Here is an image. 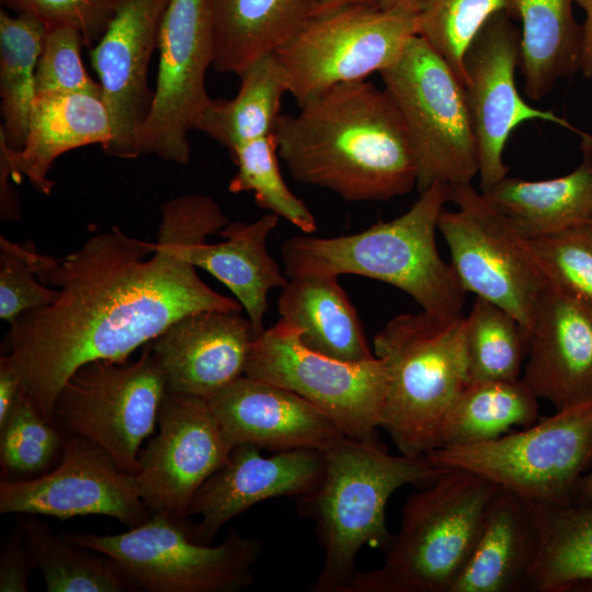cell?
<instances>
[{"mask_svg": "<svg viewBox=\"0 0 592 592\" xmlns=\"http://www.w3.org/2000/svg\"><path fill=\"white\" fill-rule=\"evenodd\" d=\"M521 21L520 68L524 92L543 99L562 78L580 70L581 25L573 0H513Z\"/></svg>", "mask_w": 592, "mask_h": 592, "instance_id": "29", "label": "cell"}, {"mask_svg": "<svg viewBox=\"0 0 592 592\" xmlns=\"http://www.w3.org/2000/svg\"><path fill=\"white\" fill-rule=\"evenodd\" d=\"M66 434L20 391L0 423V464L4 479L37 477L61 456Z\"/></svg>", "mask_w": 592, "mask_h": 592, "instance_id": "37", "label": "cell"}, {"mask_svg": "<svg viewBox=\"0 0 592 592\" xmlns=\"http://www.w3.org/2000/svg\"><path fill=\"white\" fill-rule=\"evenodd\" d=\"M21 391V383L12 368L0 360V423H2Z\"/></svg>", "mask_w": 592, "mask_h": 592, "instance_id": "45", "label": "cell"}, {"mask_svg": "<svg viewBox=\"0 0 592 592\" xmlns=\"http://www.w3.org/2000/svg\"><path fill=\"white\" fill-rule=\"evenodd\" d=\"M213 67L240 76L275 54L315 15L322 0H206Z\"/></svg>", "mask_w": 592, "mask_h": 592, "instance_id": "26", "label": "cell"}, {"mask_svg": "<svg viewBox=\"0 0 592 592\" xmlns=\"http://www.w3.org/2000/svg\"><path fill=\"white\" fill-rule=\"evenodd\" d=\"M0 512L60 520L106 515L129 528L151 515L137 492L134 475L79 435L67 436L60 462L49 473L24 480L1 479Z\"/></svg>", "mask_w": 592, "mask_h": 592, "instance_id": "17", "label": "cell"}, {"mask_svg": "<svg viewBox=\"0 0 592 592\" xmlns=\"http://www.w3.org/2000/svg\"><path fill=\"white\" fill-rule=\"evenodd\" d=\"M171 0H124L109 29L92 47L91 65L99 77L101 99L112 124L103 146L117 158L139 156L137 134L149 111L151 55L159 44L163 15Z\"/></svg>", "mask_w": 592, "mask_h": 592, "instance_id": "18", "label": "cell"}, {"mask_svg": "<svg viewBox=\"0 0 592 592\" xmlns=\"http://www.w3.org/2000/svg\"><path fill=\"white\" fill-rule=\"evenodd\" d=\"M522 379L556 410L592 399V308L549 285L527 332Z\"/></svg>", "mask_w": 592, "mask_h": 592, "instance_id": "21", "label": "cell"}, {"mask_svg": "<svg viewBox=\"0 0 592 592\" xmlns=\"http://www.w3.org/2000/svg\"><path fill=\"white\" fill-rule=\"evenodd\" d=\"M230 155L237 166L229 182L231 193L252 192L259 207L286 219L304 234L317 230L315 216L282 177L273 134L246 141Z\"/></svg>", "mask_w": 592, "mask_h": 592, "instance_id": "36", "label": "cell"}, {"mask_svg": "<svg viewBox=\"0 0 592 592\" xmlns=\"http://www.w3.org/2000/svg\"><path fill=\"white\" fill-rule=\"evenodd\" d=\"M207 401L232 447L322 451L344 435L332 419L299 395L247 375Z\"/></svg>", "mask_w": 592, "mask_h": 592, "instance_id": "22", "label": "cell"}, {"mask_svg": "<svg viewBox=\"0 0 592 592\" xmlns=\"http://www.w3.org/2000/svg\"><path fill=\"white\" fill-rule=\"evenodd\" d=\"M591 224H592V219H591Z\"/></svg>", "mask_w": 592, "mask_h": 592, "instance_id": "50", "label": "cell"}, {"mask_svg": "<svg viewBox=\"0 0 592 592\" xmlns=\"http://www.w3.org/2000/svg\"><path fill=\"white\" fill-rule=\"evenodd\" d=\"M403 121L417 167L419 194L435 183H471L478 149L464 86L421 36L379 72Z\"/></svg>", "mask_w": 592, "mask_h": 592, "instance_id": "8", "label": "cell"}, {"mask_svg": "<svg viewBox=\"0 0 592 592\" xmlns=\"http://www.w3.org/2000/svg\"><path fill=\"white\" fill-rule=\"evenodd\" d=\"M159 68L149 111L137 134L139 155L185 164L189 133L212 100L205 76L213 66L206 0H171L159 33Z\"/></svg>", "mask_w": 592, "mask_h": 592, "instance_id": "14", "label": "cell"}, {"mask_svg": "<svg viewBox=\"0 0 592 592\" xmlns=\"http://www.w3.org/2000/svg\"><path fill=\"white\" fill-rule=\"evenodd\" d=\"M581 150V163L562 177L528 181L506 175L480 193L523 239L542 238L591 223V135L582 136Z\"/></svg>", "mask_w": 592, "mask_h": 592, "instance_id": "27", "label": "cell"}, {"mask_svg": "<svg viewBox=\"0 0 592 592\" xmlns=\"http://www.w3.org/2000/svg\"><path fill=\"white\" fill-rule=\"evenodd\" d=\"M35 566L19 530L5 542L0 556V591L25 592Z\"/></svg>", "mask_w": 592, "mask_h": 592, "instance_id": "43", "label": "cell"}, {"mask_svg": "<svg viewBox=\"0 0 592 592\" xmlns=\"http://www.w3.org/2000/svg\"><path fill=\"white\" fill-rule=\"evenodd\" d=\"M466 318L467 383L517 380L527 349L522 325L506 310L476 297Z\"/></svg>", "mask_w": 592, "mask_h": 592, "instance_id": "35", "label": "cell"}, {"mask_svg": "<svg viewBox=\"0 0 592 592\" xmlns=\"http://www.w3.org/2000/svg\"><path fill=\"white\" fill-rule=\"evenodd\" d=\"M18 530L48 592H122L130 590L110 559L102 560L55 536L46 523L19 516Z\"/></svg>", "mask_w": 592, "mask_h": 592, "instance_id": "34", "label": "cell"}, {"mask_svg": "<svg viewBox=\"0 0 592 592\" xmlns=\"http://www.w3.org/2000/svg\"><path fill=\"white\" fill-rule=\"evenodd\" d=\"M524 244L549 285L592 308V224H581Z\"/></svg>", "mask_w": 592, "mask_h": 592, "instance_id": "39", "label": "cell"}, {"mask_svg": "<svg viewBox=\"0 0 592 592\" xmlns=\"http://www.w3.org/2000/svg\"><path fill=\"white\" fill-rule=\"evenodd\" d=\"M45 33V24L29 14L0 12V140L11 150H20L27 135Z\"/></svg>", "mask_w": 592, "mask_h": 592, "instance_id": "33", "label": "cell"}, {"mask_svg": "<svg viewBox=\"0 0 592 592\" xmlns=\"http://www.w3.org/2000/svg\"><path fill=\"white\" fill-rule=\"evenodd\" d=\"M244 375L299 395L345 436L377 441L387 390V371L379 357H329L307 348L297 328L280 318L254 339Z\"/></svg>", "mask_w": 592, "mask_h": 592, "instance_id": "12", "label": "cell"}, {"mask_svg": "<svg viewBox=\"0 0 592 592\" xmlns=\"http://www.w3.org/2000/svg\"><path fill=\"white\" fill-rule=\"evenodd\" d=\"M528 503L538 532V549L526 590L592 591V501Z\"/></svg>", "mask_w": 592, "mask_h": 592, "instance_id": "30", "label": "cell"}, {"mask_svg": "<svg viewBox=\"0 0 592 592\" xmlns=\"http://www.w3.org/2000/svg\"><path fill=\"white\" fill-rule=\"evenodd\" d=\"M338 277L304 273L288 278L278 298L281 319L297 328L312 351L346 362L371 360L375 354Z\"/></svg>", "mask_w": 592, "mask_h": 592, "instance_id": "28", "label": "cell"}, {"mask_svg": "<svg viewBox=\"0 0 592 592\" xmlns=\"http://www.w3.org/2000/svg\"><path fill=\"white\" fill-rule=\"evenodd\" d=\"M451 201L456 209L442 210L437 230L460 285L511 314L527 335L545 281L524 239L471 183L451 185Z\"/></svg>", "mask_w": 592, "mask_h": 592, "instance_id": "13", "label": "cell"}, {"mask_svg": "<svg viewBox=\"0 0 592 592\" xmlns=\"http://www.w3.org/2000/svg\"><path fill=\"white\" fill-rule=\"evenodd\" d=\"M417 18L367 1L318 13L274 54L287 93L300 105L333 86L380 72L417 35Z\"/></svg>", "mask_w": 592, "mask_h": 592, "instance_id": "11", "label": "cell"}, {"mask_svg": "<svg viewBox=\"0 0 592 592\" xmlns=\"http://www.w3.org/2000/svg\"><path fill=\"white\" fill-rule=\"evenodd\" d=\"M386 12H396L418 16L429 0H365Z\"/></svg>", "mask_w": 592, "mask_h": 592, "instance_id": "46", "label": "cell"}, {"mask_svg": "<svg viewBox=\"0 0 592 592\" xmlns=\"http://www.w3.org/2000/svg\"><path fill=\"white\" fill-rule=\"evenodd\" d=\"M82 45V36L73 27H46L35 73L36 95L88 93L101 96L100 83L89 76L81 61Z\"/></svg>", "mask_w": 592, "mask_h": 592, "instance_id": "40", "label": "cell"}, {"mask_svg": "<svg viewBox=\"0 0 592 592\" xmlns=\"http://www.w3.org/2000/svg\"><path fill=\"white\" fill-rule=\"evenodd\" d=\"M299 106L281 114L273 132L278 157L296 181L348 202L388 201L415 187L409 137L385 89L344 82Z\"/></svg>", "mask_w": 592, "mask_h": 592, "instance_id": "2", "label": "cell"}, {"mask_svg": "<svg viewBox=\"0 0 592 592\" xmlns=\"http://www.w3.org/2000/svg\"><path fill=\"white\" fill-rule=\"evenodd\" d=\"M5 1H7V0H1L2 3L5 2Z\"/></svg>", "mask_w": 592, "mask_h": 592, "instance_id": "49", "label": "cell"}, {"mask_svg": "<svg viewBox=\"0 0 592 592\" xmlns=\"http://www.w3.org/2000/svg\"><path fill=\"white\" fill-rule=\"evenodd\" d=\"M187 525L151 514L124 533L72 532L61 537L106 556L130 590L237 592L252 584L261 540L231 528L219 544H201L191 538Z\"/></svg>", "mask_w": 592, "mask_h": 592, "instance_id": "7", "label": "cell"}, {"mask_svg": "<svg viewBox=\"0 0 592 592\" xmlns=\"http://www.w3.org/2000/svg\"><path fill=\"white\" fill-rule=\"evenodd\" d=\"M124 0H7L16 13L29 14L46 27L78 30L83 45L94 47L102 38Z\"/></svg>", "mask_w": 592, "mask_h": 592, "instance_id": "41", "label": "cell"}, {"mask_svg": "<svg viewBox=\"0 0 592 592\" xmlns=\"http://www.w3.org/2000/svg\"><path fill=\"white\" fill-rule=\"evenodd\" d=\"M323 455L318 449L297 448L265 456L252 445L235 446L226 464L197 490L187 516L192 539L212 544L219 530L237 515L265 500L310 494L322 480Z\"/></svg>", "mask_w": 592, "mask_h": 592, "instance_id": "19", "label": "cell"}, {"mask_svg": "<svg viewBox=\"0 0 592 592\" xmlns=\"http://www.w3.org/2000/svg\"><path fill=\"white\" fill-rule=\"evenodd\" d=\"M537 549L538 532L530 503L499 488L451 592L526 590Z\"/></svg>", "mask_w": 592, "mask_h": 592, "instance_id": "25", "label": "cell"}, {"mask_svg": "<svg viewBox=\"0 0 592 592\" xmlns=\"http://www.w3.org/2000/svg\"><path fill=\"white\" fill-rule=\"evenodd\" d=\"M435 466L476 474L521 499L567 504L592 467V399L483 443L424 455Z\"/></svg>", "mask_w": 592, "mask_h": 592, "instance_id": "9", "label": "cell"}, {"mask_svg": "<svg viewBox=\"0 0 592 592\" xmlns=\"http://www.w3.org/2000/svg\"><path fill=\"white\" fill-rule=\"evenodd\" d=\"M584 12L581 25L580 71L592 80V0H573Z\"/></svg>", "mask_w": 592, "mask_h": 592, "instance_id": "44", "label": "cell"}, {"mask_svg": "<svg viewBox=\"0 0 592 592\" xmlns=\"http://www.w3.org/2000/svg\"><path fill=\"white\" fill-rule=\"evenodd\" d=\"M499 12L516 19L513 0H429L417 18V35L442 56L464 86L465 54L486 22Z\"/></svg>", "mask_w": 592, "mask_h": 592, "instance_id": "38", "label": "cell"}, {"mask_svg": "<svg viewBox=\"0 0 592 592\" xmlns=\"http://www.w3.org/2000/svg\"><path fill=\"white\" fill-rule=\"evenodd\" d=\"M232 448L206 399L167 390L158 432L140 451L134 475L150 514L189 524L195 493L226 464Z\"/></svg>", "mask_w": 592, "mask_h": 592, "instance_id": "15", "label": "cell"}, {"mask_svg": "<svg viewBox=\"0 0 592 592\" xmlns=\"http://www.w3.org/2000/svg\"><path fill=\"white\" fill-rule=\"evenodd\" d=\"M356 1H365V0H322L319 12H326L332 9H335L338 7H341L346 3L356 2Z\"/></svg>", "mask_w": 592, "mask_h": 592, "instance_id": "48", "label": "cell"}, {"mask_svg": "<svg viewBox=\"0 0 592 592\" xmlns=\"http://www.w3.org/2000/svg\"><path fill=\"white\" fill-rule=\"evenodd\" d=\"M58 291L44 285L19 243L0 236V318L10 325L27 310L53 304Z\"/></svg>", "mask_w": 592, "mask_h": 592, "instance_id": "42", "label": "cell"}, {"mask_svg": "<svg viewBox=\"0 0 592 592\" xmlns=\"http://www.w3.org/2000/svg\"><path fill=\"white\" fill-rule=\"evenodd\" d=\"M592 501V467L580 479L572 502L583 503Z\"/></svg>", "mask_w": 592, "mask_h": 592, "instance_id": "47", "label": "cell"}, {"mask_svg": "<svg viewBox=\"0 0 592 592\" xmlns=\"http://www.w3.org/2000/svg\"><path fill=\"white\" fill-rule=\"evenodd\" d=\"M166 394V378L147 343L134 362L96 360L78 367L56 397L54 420L67 436L90 440L135 475Z\"/></svg>", "mask_w": 592, "mask_h": 592, "instance_id": "10", "label": "cell"}, {"mask_svg": "<svg viewBox=\"0 0 592 592\" xmlns=\"http://www.w3.org/2000/svg\"><path fill=\"white\" fill-rule=\"evenodd\" d=\"M160 210L156 242L115 226L64 258L42 254L31 241L19 243L39 282L58 296L10 325L0 360L48 420L55 422L56 397L81 365L127 361L185 315L242 310L237 299L204 283L182 255L184 243L206 241L229 223L220 206L209 196L187 194Z\"/></svg>", "mask_w": 592, "mask_h": 592, "instance_id": "1", "label": "cell"}, {"mask_svg": "<svg viewBox=\"0 0 592 592\" xmlns=\"http://www.w3.org/2000/svg\"><path fill=\"white\" fill-rule=\"evenodd\" d=\"M451 186L435 183L402 215L345 236L308 234L288 238L282 247L288 278L304 273L354 274L390 284L443 317H462L466 292L451 263L439 253L435 231Z\"/></svg>", "mask_w": 592, "mask_h": 592, "instance_id": "3", "label": "cell"}, {"mask_svg": "<svg viewBox=\"0 0 592 592\" xmlns=\"http://www.w3.org/2000/svg\"><path fill=\"white\" fill-rule=\"evenodd\" d=\"M239 77L236 96L224 102L210 100L195 125L229 152L246 141L273 134L283 94L287 93L274 54L259 59Z\"/></svg>", "mask_w": 592, "mask_h": 592, "instance_id": "32", "label": "cell"}, {"mask_svg": "<svg viewBox=\"0 0 592 592\" xmlns=\"http://www.w3.org/2000/svg\"><path fill=\"white\" fill-rule=\"evenodd\" d=\"M511 19L506 12L491 16L464 57V90L478 149L480 191L508 175L503 150L520 124L544 121L584 135L554 112L533 107L519 93L515 69L520 66L521 31Z\"/></svg>", "mask_w": 592, "mask_h": 592, "instance_id": "16", "label": "cell"}, {"mask_svg": "<svg viewBox=\"0 0 592 592\" xmlns=\"http://www.w3.org/2000/svg\"><path fill=\"white\" fill-rule=\"evenodd\" d=\"M240 312L195 311L149 342L168 391L208 400L244 375L257 335Z\"/></svg>", "mask_w": 592, "mask_h": 592, "instance_id": "20", "label": "cell"}, {"mask_svg": "<svg viewBox=\"0 0 592 592\" xmlns=\"http://www.w3.org/2000/svg\"><path fill=\"white\" fill-rule=\"evenodd\" d=\"M537 400L522 378L467 383L445 417L439 447L483 443L530 426L538 419Z\"/></svg>", "mask_w": 592, "mask_h": 592, "instance_id": "31", "label": "cell"}, {"mask_svg": "<svg viewBox=\"0 0 592 592\" xmlns=\"http://www.w3.org/2000/svg\"><path fill=\"white\" fill-rule=\"evenodd\" d=\"M278 219L269 213L252 223H228L218 231L224 241L186 242L182 247L189 263L210 273L236 296L257 337L264 330L270 291L284 288L288 282L266 249Z\"/></svg>", "mask_w": 592, "mask_h": 592, "instance_id": "24", "label": "cell"}, {"mask_svg": "<svg viewBox=\"0 0 592 592\" xmlns=\"http://www.w3.org/2000/svg\"><path fill=\"white\" fill-rule=\"evenodd\" d=\"M499 488L460 469H447L410 494L384 563L356 571L341 592H451Z\"/></svg>", "mask_w": 592, "mask_h": 592, "instance_id": "5", "label": "cell"}, {"mask_svg": "<svg viewBox=\"0 0 592 592\" xmlns=\"http://www.w3.org/2000/svg\"><path fill=\"white\" fill-rule=\"evenodd\" d=\"M387 371L382 429L400 454L439 447L445 417L467 384L466 318L421 310L392 318L374 338Z\"/></svg>", "mask_w": 592, "mask_h": 592, "instance_id": "6", "label": "cell"}, {"mask_svg": "<svg viewBox=\"0 0 592 592\" xmlns=\"http://www.w3.org/2000/svg\"><path fill=\"white\" fill-rule=\"evenodd\" d=\"M323 477L310 494L298 499L303 516L315 522L323 563L311 592H341L357 571L365 545L388 548L386 523L391 494L406 485L430 483L446 468L425 456L391 455L377 441L340 436L322 451Z\"/></svg>", "mask_w": 592, "mask_h": 592, "instance_id": "4", "label": "cell"}, {"mask_svg": "<svg viewBox=\"0 0 592 592\" xmlns=\"http://www.w3.org/2000/svg\"><path fill=\"white\" fill-rule=\"evenodd\" d=\"M112 124L101 96L88 93L37 94L32 105L27 135L20 150L0 140V163L11 178H26L36 191L48 195L54 181L48 173L62 153L83 146H105Z\"/></svg>", "mask_w": 592, "mask_h": 592, "instance_id": "23", "label": "cell"}]
</instances>
